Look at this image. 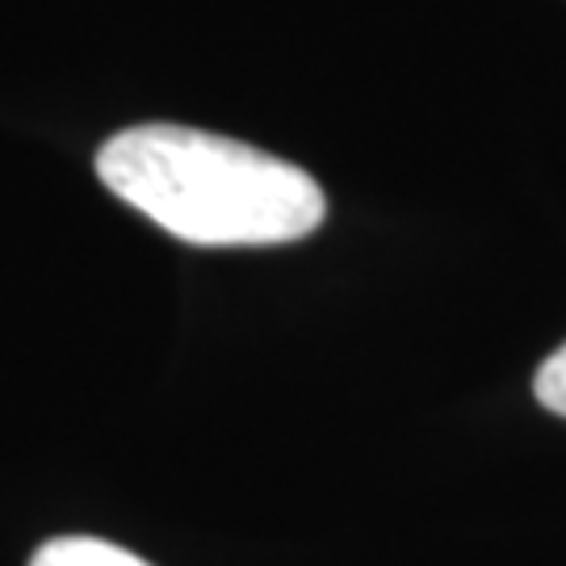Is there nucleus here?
Here are the masks:
<instances>
[{
	"mask_svg": "<svg viewBox=\"0 0 566 566\" xmlns=\"http://www.w3.org/2000/svg\"><path fill=\"white\" fill-rule=\"evenodd\" d=\"M97 177L143 219L198 248H269L306 240L327 198L298 164L193 126L147 122L118 130Z\"/></svg>",
	"mask_w": 566,
	"mask_h": 566,
	"instance_id": "f257e3e1",
	"label": "nucleus"
},
{
	"mask_svg": "<svg viewBox=\"0 0 566 566\" xmlns=\"http://www.w3.org/2000/svg\"><path fill=\"white\" fill-rule=\"evenodd\" d=\"M30 566H151L139 554L102 542V537H55L34 554Z\"/></svg>",
	"mask_w": 566,
	"mask_h": 566,
	"instance_id": "f03ea898",
	"label": "nucleus"
},
{
	"mask_svg": "<svg viewBox=\"0 0 566 566\" xmlns=\"http://www.w3.org/2000/svg\"><path fill=\"white\" fill-rule=\"evenodd\" d=\"M533 390H537V399H542L546 411H554V416H563L566 420V344L554 353V357L542 361L537 378H533Z\"/></svg>",
	"mask_w": 566,
	"mask_h": 566,
	"instance_id": "7ed1b4c3",
	"label": "nucleus"
}]
</instances>
